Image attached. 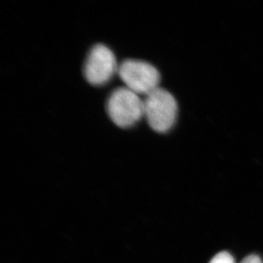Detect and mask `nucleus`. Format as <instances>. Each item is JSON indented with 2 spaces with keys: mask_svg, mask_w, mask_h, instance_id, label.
<instances>
[{
  "mask_svg": "<svg viewBox=\"0 0 263 263\" xmlns=\"http://www.w3.org/2000/svg\"><path fill=\"white\" fill-rule=\"evenodd\" d=\"M147 123L159 133H166L174 126L177 117V102L166 89L157 88L143 101Z\"/></svg>",
  "mask_w": 263,
  "mask_h": 263,
  "instance_id": "f257e3e1",
  "label": "nucleus"
},
{
  "mask_svg": "<svg viewBox=\"0 0 263 263\" xmlns=\"http://www.w3.org/2000/svg\"><path fill=\"white\" fill-rule=\"evenodd\" d=\"M107 110L111 120L120 128L133 126L144 116L143 101L127 87L118 88L112 92Z\"/></svg>",
  "mask_w": 263,
  "mask_h": 263,
  "instance_id": "f03ea898",
  "label": "nucleus"
},
{
  "mask_svg": "<svg viewBox=\"0 0 263 263\" xmlns=\"http://www.w3.org/2000/svg\"><path fill=\"white\" fill-rule=\"evenodd\" d=\"M118 73L126 87L136 94L147 96L159 88L160 74L148 62L125 60L119 65Z\"/></svg>",
  "mask_w": 263,
  "mask_h": 263,
  "instance_id": "7ed1b4c3",
  "label": "nucleus"
},
{
  "mask_svg": "<svg viewBox=\"0 0 263 263\" xmlns=\"http://www.w3.org/2000/svg\"><path fill=\"white\" fill-rule=\"evenodd\" d=\"M115 54L106 45H95L85 61L84 73L88 82L99 86L104 85L118 72Z\"/></svg>",
  "mask_w": 263,
  "mask_h": 263,
  "instance_id": "20e7f679",
  "label": "nucleus"
},
{
  "mask_svg": "<svg viewBox=\"0 0 263 263\" xmlns=\"http://www.w3.org/2000/svg\"><path fill=\"white\" fill-rule=\"evenodd\" d=\"M210 263H235V261L231 254L227 251H221L214 256Z\"/></svg>",
  "mask_w": 263,
  "mask_h": 263,
  "instance_id": "39448f33",
  "label": "nucleus"
},
{
  "mask_svg": "<svg viewBox=\"0 0 263 263\" xmlns=\"http://www.w3.org/2000/svg\"><path fill=\"white\" fill-rule=\"evenodd\" d=\"M240 263H262L261 259L256 255H251L243 259Z\"/></svg>",
  "mask_w": 263,
  "mask_h": 263,
  "instance_id": "423d86ee",
  "label": "nucleus"
}]
</instances>
